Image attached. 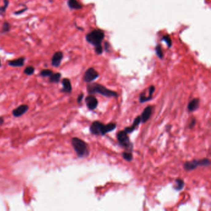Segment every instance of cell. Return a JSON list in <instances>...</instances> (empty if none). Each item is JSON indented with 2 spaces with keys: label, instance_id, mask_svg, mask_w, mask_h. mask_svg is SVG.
Returning <instances> with one entry per match:
<instances>
[{
  "label": "cell",
  "instance_id": "1",
  "mask_svg": "<svg viewBox=\"0 0 211 211\" xmlns=\"http://www.w3.org/2000/svg\"><path fill=\"white\" fill-rule=\"evenodd\" d=\"M116 128V124L110 123L105 124L99 121H94L90 126V132L92 135L96 136H105L107 133L115 130Z\"/></svg>",
  "mask_w": 211,
  "mask_h": 211
},
{
  "label": "cell",
  "instance_id": "2",
  "mask_svg": "<svg viewBox=\"0 0 211 211\" xmlns=\"http://www.w3.org/2000/svg\"><path fill=\"white\" fill-rule=\"evenodd\" d=\"M87 91L89 94H99L104 97L111 98H118V94L116 92L107 89L102 84L97 83H91L87 86Z\"/></svg>",
  "mask_w": 211,
  "mask_h": 211
},
{
  "label": "cell",
  "instance_id": "3",
  "mask_svg": "<svg viewBox=\"0 0 211 211\" xmlns=\"http://www.w3.org/2000/svg\"><path fill=\"white\" fill-rule=\"evenodd\" d=\"M71 144L78 157L83 158L89 156V150L88 144L85 141L74 137L71 139Z\"/></svg>",
  "mask_w": 211,
  "mask_h": 211
},
{
  "label": "cell",
  "instance_id": "4",
  "mask_svg": "<svg viewBox=\"0 0 211 211\" xmlns=\"http://www.w3.org/2000/svg\"><path fill=\"white\" fill-rule=\"evenodd\" d=\"M105 37L104 32L100 29H96L87 34L86 38L88 42L95 47L102 45V42Z\"/></svg>",
  "mask_w": 211,
  "mask_h": 211
},
{
  "label": "cell",
  "instance_id": "5",
  "mask_svg": "<svg viewBox=\"0 0 211 211\" xmlns=\"http://www.w3.org/2000/svg\"><path fill=\"white\" fill-rule=\"evenodd\" d=\"M116 138L119 144L122 147L129 150L130 152L133 150V144L130 141V138L128 136V133H126L124 130L118 131L116 134Z\"/></svg>",
  "mask_w": 211,
  "mask_h": 211
},
{
  "label": "cell",
  "instance_id": "6",
  "mask_svg": "<svg viewBox=\"0 0 211 211\" xmlns=\"http://www.w3.org/2000/svg\"><path fill=\"white\" fill-rule=\"evenodd\" d=\"M99 77V72L93 68H90L86 70L84 74V80L90 83Z\"/></svg>",
  "mask_w": 211,
  "mask_h": 211
},
{
  "label": "cell",
  "instance_id": "7",
  "mask_svg": "<svg viewBox=\"0 0 211 211\" xmlns=\"http://www.w3.org/2000/svg\"><path fill=\"white\" fill-rule=\"evenodd\" d=\"M85 101L88 108L91 110H94L96 109L99 105L98 100L96 97L93 96H87L85 99Z\"/></svg>",
  "mask_w": 211,
  "mask_h": 211
},
{
  "label": "cell",
  "instance_id": "8",
  "mask_svg": "<svg viewBox=\"0 0 211 211\" xmlns=\"http://www.w3.org/2000/svg\"><path fill=\"white\" fill-rule=\"evenodd\" d=\"M148 90H149V95H148V96H147L146 95L144 92H142L140 94V96H139V102H140V103H141V104L144 103L152 99L153 94H154V92H155V87L154 86H150Z\"/></svg>",
  "mask_w": 211,
  "mask_h": 211
},
{
  "label": "cell",
  "instance_id": "9",
  "mask_svg": "<svg viewBox=\"0 0 211 211\" xmlns=\"http://www.w3.org/2000/svg\"><path fill=\"white\" fill-rule=\"evenodd\" d=\"M197 166H199V160L196 159L191 161H187L183 165L184 170L186 172L194 170L196 168H197Z\"/></svg>",
  "mask_w": 211,
  "mask_h": 211
},
{
  "label": "cell",
  "instance_id": "10",
  "mask_svg": "<svg viewBox=\"0 0 211 211\" xmlns=\"http://www.w3.org/2000/svg\"><path fill=\"white\" fill-rule=\"evenodd\" d=\"M63 58V53L61 51L57 52L54 53L52 58V65L54 67H59L61 64L62 59Z\"/></svg>",
  "mask_w": 211,
  "mask_h": 211
},
{
  "label": "cell",
  "instance_id": "11",
  "mask_svg": "<svg viewBox=\"0 0 211 211\" xmlns=\"http://www.w3.org/2000/svg\"><path fill=\"white\" fill-rule=\"evenodd\" d=\"M152 109L153 108L151 105H149L145 108V109L144 110V111H143L142 114L140 116L141 122L146 123L149 119L152 113Z\"/></svg>",
  "mask_w": 211,
  "mask_h": 211
},
{
  "label": "cell",
  "instance_id": "12",
  "mask_svg": "<svg viewBox=\"0 0 211 211\" xmlns=\"http://www.w3.org/2000/svg\"><path fill=\"white\" fill-rule=\"evenodd\" d=\"M29 110V106L27 105H21L13 111V115L14 117H20L25 113Z\"/></svg>",
  "mask_w": 211,
  "mask_h": 211
},
{
  "label": "cell",
  "instance_id": "13",
  "mask_svg": "<svg viewBox=\"0 0 211 211\" xmlns=\"http://www.w3.org/2000/svg\"><path fill=\"white\" fill-rule=\"evenodd\" d=\"M141 123V117L140 116H138L137 117H136V118L135 119L133 125H131V126H129V127H126L124 128V131L126 133H133L135 130H136V129L137 128L138 126L139 125V124Z\"/></svg>",
  "mask_w": 211,
  "mask_h": 211
},
{
  "label": "cell",
  "instance_id": "14",
  "mask_svg": "<svg viewBox=\"0 0 211 211\" xmlns=\"http://www.w3.org/2000/svg\"><path fill=\"white\" fill-rule=\"evenodd\" d=\"M63 89L61 90V92L64 93L70 94L72 92V86L71 81L69 79L64 78L62 80Z\"/></svg>",
  "mask_w": 211,
  "mask_h": 211
},
{
  "label": "cell",
  "instance_id": "15",
  "mask_svg": "<svg viewBox=\"0 0 211 211\" xmlns=\"http://www.w3.org/2000/svg\"><path fill=\"white\" fill-rule=\"evenodd\" d=\"M199 104H200L199 99H197V98L193 99L192 100H191L189 102L187 108H188V111L193 112L196 111V110H197L199 106Z\"/></svg>",
  "mask_w": 211,
  "mask_h": 211
},
{
  "label": "cell",
  "instance_id": "16",
  "mask_svg": "<svg viewBox=\"0 0 211 211\" xmlns=\"http://www.w3.org/2000/svg\"><path fill=\"white\" fill-rule=\"evenodd\" d=\"M24 63H25V58L21 57L18 59L10 61L8 62V64L13 67H22L24 65Z\"/></svg>",
  "mask_w": 211,
  "mask_h": 211
},
{
  "label": "cell",
  "instance_id": "17",
  "mask_svg": "<svg viewBox=\"0 0 211 211\" xmlns=\"http://www.w3.org/2000/svg\"><path fill=\"white\" fill-rule=\"evenodd\" d=\"M68 6L71 10H80L82 8V5L77 0H68Z\"/></svg>",
  "mask_w": 211,
  "mask_h": 211
},
{
  "label": "cell",
  "instance_id": "18",
  "mask_svg": "<svg viewBox=\"0 0 211 211\" xmlns=\"http://www.w3.org/2000/svg\"><path fill=\"white\" fill-rule=\"evenodd\" d=\"M175 185L174 186V189L177 191L182 190L185 186V182L181 178H177L175 181Z\"/></svg>",
  "mask_w": 211,
  "mask_h": 211
},
{
  "label": "cell",
  "instance_id": "19",
  "mask_svg": "<svg viewBox=\"0 0 211 211\" xmlns=\"http://www.w3.org/2000/svg\"><path fill=\"white\" fill-rule=\"evenodd\" d=\"M61 77V74L60 72L53 73L50 76V82L53 83H58L60 82V78Z\"/></svg>",
  "mask_w": 211,
  "mask_h": 211
},
{
  "label": "cell",
  "instance_id": "20",
  "mask_svg": "<svg viewBox=\"0 0 211 211\" xmlns=\"http://www.w3.org/2000/svg\"><path fill=\"white\" fill-rule=\"evenodd\" d=\"M122 157L127 162H131L133 160V154L131 152H124L122 154Z\"/></svg>",
  "mask_w": 211,
  "mask_h": 211
},
{
  "label": "cell",
  "instance_id": "21",
  "mask_svg": "<svg viewBox=\"0 0 211 211\" xmlns=\"http://www.w3.org/2000/svg\"><path fill=\"white\" fill-rule=\"evenodd\" d=\"M162 41H164L165 43L167 44L168 47L170 48L172 45V41L171 40V38L168 36V35H165L162 37Z\"/></svg>",
  "mask_w": 211,
  "mask_h": 211
},
{
  "label": "cell",
  "instance_id": "22",
  "mask_svg": "<svg viewBox=\"0 0 211 211\" xmlns=\"http://www.w3.org/2000/svg\"><path fill=\"white\" fill-rule=\"evenodd\" d=\"M53 73V72L52 70L46 69H43L42 71H41L40 74L42 77H50Z\"/></svg>",
  "mask_w": 211,
  "mask_h": 211
},
{
  "label": "cell",
  "instance_id": "23",
  "mask_svg": "<svg viewBox=\"0 0 211 211\" xmlns=\"http://www.w3.org/2000/svg\"><path fill=\"white\" fill-rule=\"evenodd\" d=\"M155 52L156 55L160 59H162L163 57V53L161 48V46L160 45H158L155 47Z\"/></svg>",
  "mask_w": 211,
  "mask_h": 211
},
{
  "label": "cell",
  "instance_id": "24",
  "mask_svg": "<svg viewBox=\"0 0 211 211\" xmlns=\"http://www.w3.org/2000/svg\"><path fill=\"white\" fill-rule=\"evenodd\" d=\"M11 29V25L8 22H5L2 25V33H6L10 30Z\"/></svg>",
  "mask_w": 211,
  "mask_h": 211
},
{
  "label": "cell",
  "instance_id": "25",
  "mask_svg": "<svg viewBox=\"0 0 211 211\" xmlns=\"http://www.w3.org/2000/svg\"><path fill=\"white\" fill-rule=\"evenodd\" d=\"M35 71V68L33 67V66H27L24 71V74L28 75V76H30V75H32L33 74Z\"/></svg>",
  "mask_w": 211,
  "mask_h": 211
},
{
  "label": "cell",
  "instance_id": "26",
  "mask_svg": "<svg viewBox=\"0 0 211 211\" xmlns=\"http://www.w3.org/2000/svg\"><path fill=\"white\" fill-rule=\"evenodd\" d=\"M9 3H10L9 0H4V5H3V6L1 7V9H0V10H1V13H5L6 11V9L8 7Z\"/></svg>",
  "mask_w": 211,
  "mask_h": 211
},
{
  "label": "cell",
  "instance_id": "27",
  "mask_svg": "<svg viewBox=\"0 0 211 211\" xmlns=\"http://www.w3.org/2000/svg\"><path fill=\"white\" fill-rule=\"evenodd\" d=\"M196 119L195 118H193L191 119V122H190V123L189 124V128L190 129H193L194 127V126H196Z\"/></svg>",
  "mask_w": 211,
  "mask_h": 211
},
{
  "label": "cell",
  "instance_id": "28",
  "mask_svg": "<svg viewBox=\"0 0 211 211\" xmlns=\"http://www.w3.org/2000/svg\"><path fill=\"white\" fill-rule=\"evenodd\" d=\"M96 52L98 55H100V54L102 53V52H103V48H102V45L96 47Z\"/></svg>",
  "mask_w": 211,
  "mask_h": 211
},
{
  "label": "cell",
  "instance_id": "29",
  "mask_svg": "<svg viewBox=\"0 0 211 211\" xmlns=\"http://www.w3.org/2000/svg\"><path fill=\"white\" fill-rule=\"evenodd\" d=\"M84 94H80V95H79V96L77 97V102L78 104H80L81 103V102H82V99L84 98Z\"/></svg>",
  "mask_w": 211,
  "mask_h": 211
},
{
  "label": "cell",
  "instance_id": "30",
  "mask_svg": "<svg viewBox=\"0 0 211 211\" xmlns=\"http://www.w3.org/2000/svg\"><path fill=\"white\" fill-rule=\"evenodd\" d=\"M27 10V8H24V9H22V10H19L18 11L15 12V13H14V14H16V15H19V14H22V13H24L25 11H26Z\"/></svg>",
  "mask_w": 211,
  "mask_h": 211
},
{
  "label": "cell",
  "instance_id": "31",
  "mask_svg": "<svg viewBox=\"0 0 211 211\" xmlns=\"http://www.w3.org/2000/svg\"><path fill=\"white\" fill-rule=\"evenodd\" d=\"M5 120H4V118L3 117H0V124H3V123H4Z\"/></svg>",
  "mask_w": 211,
  "mask_h": 211
},
{
  "label": "cell",
  "instance_id": "32",
  "mask_svg": "<svg viewBox=\"0 0 211 211\" xmlns=\"http://www.w3.org/2000/svg\"><path fill=\"white\" fill-rule=\"evenodd\" d=\"M1 66H2V64H1V61H0V67H1Z\"/></svg>",
  "mask_w": 211,
  "mask_h": 211
},
{
  "label": "cell",
  "instance_id": "33",
  "mask_svg": "<svg viewBox=\"0 0 211 211\" xmlns=\"http://www.w3.org/2000/svg\"><path fill=\"white\" fill-rule=\"evenodd\" d=\"M0 9H1V8H0ZM0 13H1V10H0Z\"/></svg>",
  "mask_w": 211,
  "mask_h": 211
}]
</instances>
